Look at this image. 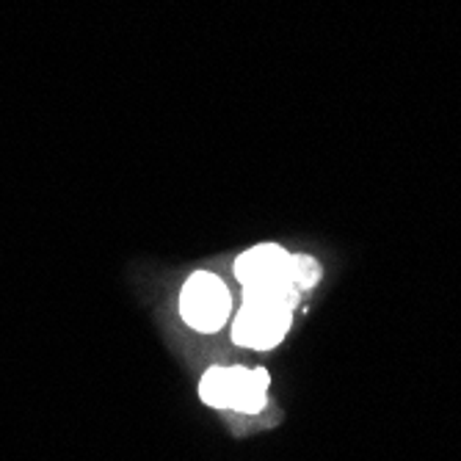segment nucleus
Returning <instances> with one entry per match:
<instances>
[{"mask_svg":"<svg viewBox=\"0 0 461 461\" xmlns=\"http://www.w3.org/2000/svg\"><path fill=\"white\" fill-rule=\"evenodd\" d=\"M230 290L227 285L207 271H196L188 276L180 293V312L183 321L196 331H219L230 315Z\"/></svg>","mask_w":461,"mask_h":461,"instance_id":"3","label":"nucleus"},{"mask_svg":"<svg viewBox=\"0 0 461 461\" xmlns=\"http://www.w3.org/2000/svg\"><path fill=\"white\" fill-rule=\"evenodd\" d=\"M235 276L243 290H296V285H293V255L276 243H260L243 251L235 260Z\"/></svg>","mask_w":461,"mask_h":461,"instance_id":"4","label":"nucleus"},{"mask_svg":"<svg viewBox=\"0 0 461 461\" xmlns=\"http://www.w3.org/2000/svg\"><path fill=\"white\" fill-rule=\"evenodd\" d=\"M296 302L299 293L287 287L243 290V307L232 326V340L255 351L274 348L290 329Z\"/></svg>","mask_w":461,"mask_h":461,"instance_id":"1","label":"nucleus"},{"mask_svg":"<svg viewBox=\"0 0 461 461\" xmlns=\"http://www.w3.org/2000/svg\"><path fill=\"white\" fill-rule=\"evenodd\" d=\"M268 373L263 367H211L199 382V395L216 409L258 414L268 401Z\"/></svg>","mask_w":461,"mask_h":461,"instance_id":"2","label":"nucleus"},{"mask_svg":"<svg viewBox=\"0 0 461 461\" xmlns=\"http://www.w3.org/2000/svg\"><path fill=\"white\" fill-rule=\"evenodd\" d=\"M321 279V266L310 255H293V285L296 290H310Z\"/></svg>","mask_w":461,"mask_h":461,"instance_id":"5","label":"nucleus"}]
</instances>
